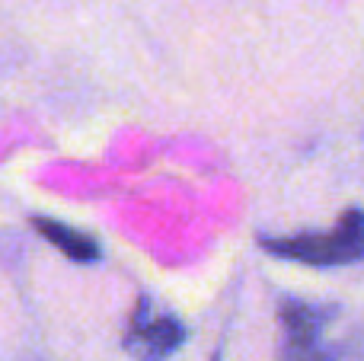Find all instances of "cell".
I'll use <instances>...</instances> for the list:
<instances>
[{"instance_id": "6da1fadb", "label": "cell", "mask_w": 364, "mask_h": 361, "mask_svg": "<svg viewBox=\"0 0 364 361\" xmlns=\"http://www.w3.org/2000/svg\"><path fill=\"white\" fill-rule=\"evenodd\" d=\"M272 256L291 262H307V266H352L361 259L364 249V224L361 211L348 208L346 217L339 221V227L333 234H304V237H284V240H259Z\"/></svg>"}, {"instance_id": "7a4b0ae2", "label": "cell", "mask_w": 364, "mask_h": 361, "mask_svg": "<svg viewBox=\"0 0 364 361\" xmlns=\"http://www.w3.org/2000/svg\"><path fill=\"white\" fill-rule=\"evenodd\" d=\"M333 313L297 298H284L278 307L282 326V361H336V349L326 343V323Z\"/></svg>"}, {"instance_id": "3957f363", "label": "cell", "mask_w": 364, "mask_h": 361, "mask_svg": "<svg viewBox=\"0 0 364 361\" xmlns=\"http://www.w3.org/2000/svg\"><path fill=\"white\" fill-rule=\"evenodd\" d=\"M188 333L173 313H160L151 307V301L141 298V304L134 307L132 320L125 330V349L132 352L138 361H164L186 345Z\"/></svg>"}, {"instance_id": "277c9868", "label": "cell", "mask_w": 364, "mask_h": 361, "mask_svg": "<svg viewBox=\"0 0 364 361\" xmlns=\"http://www.w3.org/2000/svg\"><path fill=\"white\" fill-rule=\"evenodd\" d=\"M32 227H36L38 237L58 247L68 259L74 262H100L102 256V247L96 237L83 234V230L70 227V224H61V221H51V217H32Z\"/></svg>"}]
</instances>
